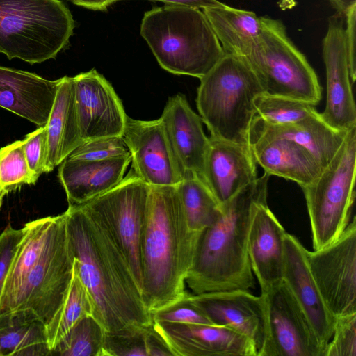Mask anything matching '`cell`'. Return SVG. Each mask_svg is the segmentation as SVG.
Listing matches in <instances>:
<instances>
[{
	"label": "cell",
	"instance_id": "obj_1",
	"mask_svg": "<svg viewBox=\"0 0 356 356\" xmlns=\"http://www.w3.org/2000/svg\"><path fill=\"white\" fill-rule=\"evenodd\" d=\"M64 213L74 267L90 296L93 317L108 333L152 325L140 286L107 226L82 205H69Z\"/></svg>",
	"mask_w": 356,
	"mask_h": 356
},
{
	"label": "cell",
	"instance_id": "obj_2",
	"mask_svg": "<svg viewBox=\"0 0 356 356\" xmlns=\"http://www.w3.org/2000/svg\"><path fill=\"white\" fill-rule=\"evenodd\" d=\"M202 233L190 229L176 186H150L140 241L141 294L150 313L187 293Z\"/></svg>",
	"mask_w": 356,
	"mask_h": 356
},
{
	"label": "cell",
	"instance_id": "obj_3",
	"mask_svg": "<svg viewBox=\"0 0 356 356\" xmlns=\"http://www.w3.org/2000/svg\"><path fill=\"white\" fill-rule=\"evenodd\" d=\"M269 177L264 172L221 204L220 216L203 232L186 280L193 294L254 286L248 238L255 205L267 202Z\"/></svg>",
	"mask_w": 356,
	"mask_h": 356
},
{
	"label": "cell",
	"instance_id": "obj_4",
	"mask_svg": "<svg viewBox=\"0 0 356 356\" xmlns=\"http://www.w3.org/2000/svg\"><path fill=\"white\" fill-rule=\"evenodd\" d=\"M140 35L160 66L201 79L224 54L207 17L199 8L177 5L146 11Z\"/></svg>",
	"mask_w": 356,
	"mask_h": 356
},
{
	"label": "cell",
	"instance_id": "obj_5",
	"mask_svg": "<svg viewBox=\"0 0 356 356\" xmlns=\"http://www.w3.org/2000/svg\"><path fill=\"white\" fill-rule=\"evenodd\" d=\"M200 80L196 105L211 136L249 146L254 100L264 90L245 59L224 53Z\"/></svg>",
	"mask_w": 356,
	"mask_h": 356
},
{
	"label": "cell",
	"instance_id": "obj_6",
	"mask_svg": "<svg viewBox=\"0 0 356 356\" xmlns=\"http://www.w3.org/2000/svg\"><path fill=\"white\" fill-rule=\"evenodd\" d=\"M74 21L60 0H0V52L40 63L69 44Z\"/></svg>",
	"mask_w": 356,
	"mask_h": 356
},
{
	"label": "cell",
	"instance_id": "obj_7",
	"mask_svg": "<svg viewBox=\"0 0 356 356\" xmlns=\"http://www.w3.org/2000/svg\"><path fill=\"white\" fill-rule=\"evenodd\" d=\"M260 18L261 36L243 57L264 92L316 106L321 99V88L314 69L287 35L280 20Z\"/></svg>",
	"mask_w": 356,
	"mask_h": 356
},
{
	"label": "cell",
	"instance_id": "obj_8",
	"mask_svg": "<svg viewBox=\"0 0 356 356\" xmlns=\"http://www.w3.org/2000/svg\"><path fill=\"white\" fill-rule=\"evenodd\" d=\"M356 127L321 174L302 188L306 200L314 250L335 240L350 222L355 198Z\"/></svg>",
	"mask_w": 356,
	"mask_h": 356
},
{
	"label": "cell",
	"instance_id": "obj_9",
	"mask_svg": "<svg viewBox=\"0 0 356 356\" xmlns=\"http://www.w3.org/2000/svg\"><path fill=\"white\" fill-rule=\"evenodd\" d=\"M74 260L63 213L56 216L40 259L4 313L31 309L47 327L65 300L72 279Z\"/></svg>",
	"mask_w": 356,
	"mask_h": 356
},
{
	"label": "cell",
	"instance_id": "obj_10",
	"mask_svg": "<svg viewBox=\"0 0 356 356\" xmlns=\"http://www.w3.org/2000/svg\"><path fill=\"white\" fill-rule=\"evenodd\" d=\"M150 186L131 169L106 192L81 204L107 226L122 249L141 289L140 241Z\"/></svg>",
	"mask_w": 356,
	"mask_h": 356
},
{
	"label": "cell",
	"instance_id": "obj_11",
	"mask_svg": "<svg viewBox=\"0 0 356 356\" xmlns=\"http://www.w3.org/2000/svg\"><path fill=\"white\" fill-rule=\"evenodd\" d=\"M309 270L322 298L335 317L356 313V220L319 250H307Z\"/></svg>",
	"mask_w": 356,
	"mask_h": 356
},
{
	"label": "cell",
	"instance_id": "obj_12",
	"mask_svg": "<svg viewBox=\"0 0 356 356\" xmlns=\"http://www.w3.org/2000/svg\"><path fill=\"white\" fill-rule=\"evenodd\" d=\"M261 295L267 335L257 356H325L326 347L283 281Z\"/></svg>",
	"mask_w": 356,
	"mask_h": 356
},
{
	"label": "cell",
	"instance_id": "obj_13",
	"mask_svg": "<svg viewBox=\"0 0 356 356\" xmlns=\"http://www.w3.org/2000/svg\"><path fill=\"white\" fill-rule=\"evenodd\" d=\"M122 137L131 153V169L149 186H177L184 178L160 118L140 120L127 116Z\"/></svg>",
	"mask_w": 356,
	"mask_h": 356
},
{
	"label": "cell",
	"instance_id": "obj_14",
	"mask_svg": "<svg viewBox=\"0 0 356 356\" xmlns=\"http://www.w3.org/2000/svg\"><path fill=\"white\" fill-rule=\"evenodd\" d=\"M327 95L324 111L319 113L330 127L347 132L356 127V108L348 63L346 33L341 17L332 16L323 40Z\"/></svg>",
	"mask_w": 356,
	"mask_h": 356
},
{
	"label": "cell",
	"instance_id": "obj_15",
	"mask_svg": "<svg viewBox=\"0 0 356 356\" xmlns=\"http://www.w3.org/2000/svg\"><path fill=\"white\" fill-rule=\"evenodd\" d=\"M73 78L83 142L122 136L127 115L111 84L95 69Z\"/></svg>",
	"mask_w": 356,
	"mask_h": 356
},
{
	"label": "cell",
	"instance_id": "obj_16",
	"mask_svg": "<svg viewBox=\"0 0 356 356\" xmlns=\"http://www.w3.org/2000/svg\"><path fill=\"white\" fill-rule=\"evenodd\" d=\"M174 356H257L251 340L228 327L153 321Z\"/></svg>",
	"mask_w": 356,
	"mask_h": 356
},
{
	"label": "cell",
	"instance_id": "obj_17",
	"mask_svg": "<svg viewBox=\"0 0 356 356\" xmlns=\"http://www.w3.org/2000/svg\"><path fill=\"white\" fill-rule=\"evenodd\" d=\"M194 302L216 325L228 327L252 341L257 355L267 335L264 296L248 290H227L191 294Z\"/></svg>",
	"mask_w": 356,
	"mask_h": 356
},
{
	"label": "cell",
	"instance_id": "obj_18",
	"mask_svg": "<svg viewBox=\"0 0 356 356\" xmlns=\"http://www.w3.org/2000/svg\"><path fill=\"white\" fill-rule=\"evenodd\" d=\"M257 177V163L248 145L209 138L203 182L220 205Z\"/></svg>",
	"mask_w": 356,
	"mask_h": 356
},
{
	"label": "cell",
	"instance_id": "obj_19",
	"mask_svg": "<svg viewBox=\"0 0 356 356\" xmlns=\"http://www.w3.org/2000/svg\"><path fill=\"white\" fill-rule=\"evenodd\" d=\"M283 282L290 289L323 346L330 341L335 317L327 308L307 259V249L286 232L284 238Z\"/></svg>",
	"mask_w": 356,
	"mask_h": 356
},
{
	"label": "cell",
	"instance_id": "obj_20",
	"mask_svg": "<svg viewBox=\"0 0 356 356\" xmlns=\"http://www.w3.org/2000/svg\"><path fill=\"white\" fill-rule=\"evenodd\" d=\"M160 118L184 177L193 176L203 181L209 138L200 116L191 108L186 96L178 93L168 99Z\"/></svg>",
	"mask_w": 356,
	"mask_h": 356
},
{
	"label": "cell",
	"instance_id": "obj_21",
	"mask_svg": "<svg viewBox=\"0 0 356 356\" xmlns=\"http://www.w3.org/2000/svg\"><path fill=\"white\" fill-rule=\"evenodd\" d=\"M286 231L267 202L257 203L250 227L248 254L261 293L280 284L283 277Z\"/></svg>",
	"mask_w": 356,
	"mask_h": 356
},
{
	"label": "cell",
	"instance_id": "obj_22",
	"mask_svg": "<svg viewBox=\"0 0 356 356\" xmlns=\"http://www.w3.org/2000/svg\"><path fill=\"white\" fill-rule=\"evenodd\" d=\"M59 79L0 66V107L38 125L47 123L56 95Z\"/></svg>",
	"mask_w": 356,
	"mask_h": 356
},
{
	"label": "cell",
	"instance_id": "obj_23",
	"mask_svg": "<svg viewBox=\"0 0 356 356\" xmlns=\"http://www.w3.org/2000/svg\"><path fill=\"white\" fill-rule=\"evenodd\" d=\"M248 145L264 172L293 181L301 188L312 183L323 170L314 156L293 140L250 136Z\"/></svg>",
	"mask_w": 356,
	"mask_h": 356
},
{
	"label": "cell",
	"instance_id": "obj_24",
	"mask_svg": "<svg viewBox=\"0 0 356 356\" xmlns=\"http://www.w3.org/2000/svg\"><path fill=\"white\" fill-rule=\"evenodd\" d=\"M131 156L104 161L67 158L58 170L69 205H81L115 186L124 177Z\"/></svg>",
	"mask_w": 356,
	"mask_h": 356
},
{
	"label": "cell",
	"instance_id": "obj_25",
	"mask_svg": "<svg viewBox=\"0 0 356 356\" xmlns=\"http://www.w3.org/2000/svg\"><path fill=\"white\" fill-rule=\"evenodd\" d=\"M47 156L45 172L52 171L82 143L73 77L59 79L55 100L45 124Z\"/></svg>",
	"mask_w": 356,
	"mask_h": 356
},
{
	"label": "cell",
	"instance_id": "obj_26",
	"mask_svg": "<svg viewBox=\"0 0 356 356\" xmlns=\"http://www.w3.org/2000/svg\"><path fill=\"white\" fill-rule=\"evenodd\" d=\"M347 132L330 127L318 113L297 122L283 125L267 124L255 115L249 136L283 138L293 140L305 147L323 169L339 149Z\"/></svg>",
	"mask_w": 356,
	"mask_h": 356
},
{
	"label": "cell",
	"instance_id": "obj_27",
	"mask_svg": "<svg viewBox=\"0 0 356 356\" xmlns=\"http://www.w3.org/2000/svg\"><path fill=\"white\" fill-rule=\"evenodd\" d=\"M45 324L31 309L0 314V356H49Z\"/></svg>",
	"mask_w": 356,
	"mask_h": 356
},
{
	"label": "cell",
	"instance_id": "obj_28",
	"mask_svg": "<svg viewBox=\"0 0 356 356\" xmlns=\"http://www.w3.org/2000/svg\"><path fill=\"white\" fill-rule=\"evenodd\" d=\"M202 11L225 54L243 57L261 36V18L252 11L225 4L221 7L206 8Z\"/></svg>",
	"mask_w": 356,
	"mask_h": 356
},
{
	"label": "cell",
	"instance_id": "obj_29",
	"mask_svg": "<svg viewBox=\"0 0 356 356\" xmlns=\"http://www.w3.org/2000/svg\"><path fill=\"white\" fill-rule=\"evenodd\" d=\"M56 216H48L24 225V236L6 277L0 299V314L4 313L26 276L40 259L49 238Z\"/></svg>",
	"mask_w": 356,
	"mask_h": 356
},
{
	"label": "cell",
	"instance_id": "obj_30",
	"mask_svg": "<svg viewBox=\"0 0 356 356\" xmlns=\"http://www.w3.org/2000/svg\"><path fill=\"white\" fill-rule=\"evenodd\" d=\"M176 186L192 231L202 233L220 216V204L200 179L186 177Z\"/></svg>",
	"mask_w": 356,
	"mask_h": 356
},
{
	"label": "cell",
	"instance_id": "obj_31",
	"mask_svg": "<svg viewBox=\"0 0 356 356\" xmlns=\"http://www.w3.org/2000/svg\"><path fill=\"white\" fill-rule=\"evenodd\" d=\"M92 312L93 306L89 293L73 267L72 279L65 300L47 325V342L50 350L80 319L92 315Z\"/></svg>",
	"mask_w": 356,
	"mask_h": 356
},
{
	"label": "cell",
	"instance_id": "obj_32",
	"mask_svg": "<svg viewBox=\"0 0 356 356\" xmlns=\"http://www.w3.org/2000/svg\"><path fill=\"white\" fill-rule=\"evenodd\" d=\"M105 333L92 315L86 316L53 348L50 356H102Z\"/></svg>",
	"mask_w": 356,
	"mask_h": 356
},
{
	"label": "cell",
	"instance_id": "obj_33",
	"mask_svg": "<svg viewBox=\"0 0 356 356\" xmlns=\"http://www.w3.org/2000/svg\"><path fill=\"white\" fill-rule=\"evenodd\" d=\"M254 106L256 115L272 125L297 122L318 113L312 104L266 92H261L255 97Z\"/></svg>",
	"mask_w": 356,
	"mask_h": 356
},
{
	"label": "cell",
	"instance_id": "obj_34",
	"mask_svg": "<svg viewBox=\"0 0 356 356\" xmlns=\"http://www.w3.org/2000/svg\"><path fill=\"white\" fill-rule=\"evenodd\" d=\"M35 182L26 159L22 140L0 149V187L6 193Z\"/></svg>",
	"mask_w": 356,
	"mask_h": 356
},
{
	"label": "cell",
	"instance_id": "obj_35",
	"mask_svg": "<svg viewBox=\"0 0 356 356\" xmlns=\"http://www.w3.org/2000/svg\"><path fill=\"white\" fill-rule=\"evenodd\" d=\"M122 136L98 138L83 142L67 157L83 161H104L130 156Z\"/></svg>",
	"mask_w": 356,
	"mask_h": 356
},
{
	"label": "cell",
	"instance_id": "obj_36",
	"mask_svg": "<svg viewBox=\"0 0 356 356\" xmlns=\"http://www.w3.org/2000/svg\"><path fill=\"white\" fill-rule=\"evenodd\" d=\"M152 321L179 324L213 325L188 293L177 302L152 313Z\"/></svg>",
	"mask_w": 356,
	"mask_h": 356
},
{
	"label": "cell",
	"instance_id": "obj_37",
	"mask_svg": "<svg viewBox=\"0 0 356 356\" xmlns=\"http://www.w3.org/2000/svg\"><path fill=\"white\" fill-rule=\"evenodd\" d=\"M145 328L132 332H106L102 356H147Z\"/></svg>",
	"mask_w": 356,
	"mask_h": 356
},
{
	"label": "cell",
	"instance_id": "obj_38",
	"mask_svg": "<svg viewBox=\"0 0 356 356\" xmlns=\"http://www.w3.org/2000/svg\"><path fill=\"white\" fill-rule=\"evenodd\" d=\"M325 356H356V313L335 318Z\"/></svg>",
	"mask_w": 356,
	"mask_h": 356
},
{
	"label": "cell",
	"instance_id": "obj_39",
	"mask_svg": "<svg viewBox=\"0 0 356 356\" xmlns=\"http://www.w3.org/2000/svg\"><path fill=\"white\" fill-rule=\"evenodd\" d=\"M23 140V148L26 159L37 181L39 177L45 172L47 156V137L45 125L38 127L33 132L26 135Z\"/></svg>",
	"mask_w": 356,
	"mask_h": 356
},
{
	"label": "cell",
	"instance_id": "obj_40",
	"mask_svg": "<svg viewBox=\"0 0 356 356\" xmlns=\"http://www.w3.org/2000/svg\"><path fill=\"white\" fill-rule=\"evenodd\" d=\"M24 234V227L15 229L10 225L0 234V299L6 277Z\"/></svg>",
	"mask_w": 356,
	"mask_h": 356
},
{
	"label": "cell",
	"instance_id": "obj_41",
	"mask_svg": "<svg viewBox=\"0 0 356 356\" xmlns=\"http://www.w3.org/2000/svg\"><path fill=\"white\" fill-rule=\"evenodd\" d=\"M346 33V47L348 58V67L352 83L353 84L356 78V63H355V25H356V6L351 8L347 14Z\"/></svg>",
	"mask_w": 356,
	"mask_h": 356
},
{
	"label": "cell",
	"instance_id": "obj_42",
	"mask_svg": "<svg viewBox=\"0 0 356 356\" xmlns=\"http://www.w3.org/2000/svg\"><path fill=\"white\" fill-rule=\"evenodd\" d=\"M145 340L147 356L173 355L171 350L154 330L152 324L145 328Z\"/></svg>",
	"mask_w": 356,
	"mask_h": 356
},
{
	"label": "cell",
	"instance_id": "obj_43",
	"mask_svg": "<svg viewBox=\"0 0 356 356\" xmlns=\"http://www.w3.org/2000/svg\"><path fill=\"white\" fill-rule=\"evenodd\" d=\"M122 1V0H118ZM149 1H161L164 3L165 5H177V6H184L192 8H196L199 9H204L206 8H212V7H221L225 5V3L218 1V0H149Z\"/></svg>",
	"mask_w": 356,
	"mask_h": 356
},
{
	"label": "cell",
	"instance_id": "obj_44",
	"mask_svg": "<svg viewBox=\"0 0 356 356\" xmlns=\"http://www.w3.org/2000/svg\"><path fill=\"white\" fill-rule=\"evenodd\" d=\"M118 0H74V4L93 10L104 11Z\"/></svg>",
	"mask_w": 356,
	"mask_h": 356
},
{
	"label": "cell",
	"instance_id": "obj_45",
	"mask_svg": "<svg viewBox=\"0 0 356 356\" xmlns=\"http://www.w3.org/2000/svg\"><path fill=\"white\" fill-rule=\"evenodd\" d=\"M337 12L346 15L349 10L356 6V0H329Z\"/></svg>",
	"mask_w": 356,
	"mask_h": 356
},
{
	"label": "cell",
	"instance_id": "obj_46",
	"mask_svg": "<svg viewBox=\"0 0 356 356\" xmlns=\"http://www.w3.org/2000/svg\"><path fill=\"white\" fill-rule=\"evenodd\" d=\"M6 193L0 187V200H3V196Z\"/></svg>",
	"mask_w": 356,
	"mask_h": 356
},
{
	"label": "cell",
	"instance_id": "obj_47",
	"mask_svg": "<svg viewBox=\"0 0 356 356\" xmlns=\"http://www.w3.org/2000/svg\"><path fill=\"white\" fill-rule=\"evenodd\" d=\"M1 204H2V200H0V209H1Z\"/></svg>",
	"mask_w": 356,
	"mask_h": 356
},
{
	"label": "cell",
	"instance_id": "obj_48",
	"mask_svg": "<svg viewBox=\"0 0 356 356\" xmlns=\"http://www.w3.org/2000/svg\"><path fill=\"white\" fill-rule=\"evenodd\" d=\"M70 1H72V3L74 1V0H70Z\"/></svg>",
	"mask_w": 356,
	"mask_h": 356
}]
</instances>
